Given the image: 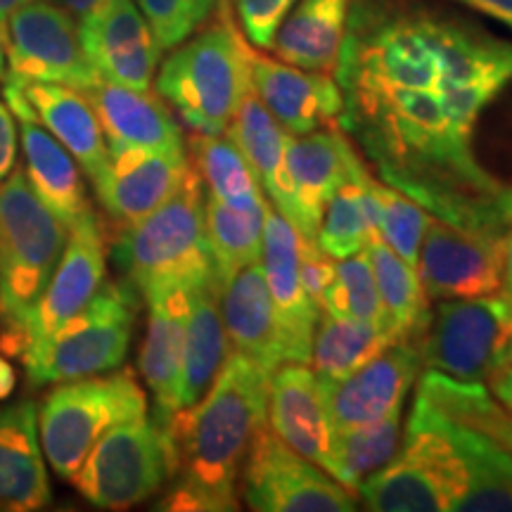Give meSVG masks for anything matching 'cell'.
<instances>
[{"label": "cell", "mask_w": 512, "mask_h": 512, "mask_svg": "<svg viewBox=\"0 0 512 512\" xmlns=\"http://www.w3.org/2000/svg\"><path fill=\"white\" fill-rule=\"evenodd\" d=\"M505 363H508V366H512V339H510V344H508V351H505Z\"/></svg>", "instance_id": "52"}, {"label": "cell", "mask_w": 512, "mask_h": 512, "mask_svg": "<svg viewBox=\"0 0 512 512\" xmlns=\"http://www.w3.org/2000/svg\"><path fill=\"white\" fill-rule=\"evenodd\" d=\"M247 38L228 0H219L216 22L174 48L157 76V93L195 133L223 136L240 100L252 88Z\"/></svg>", "instance_id": "3"}, {"label": "cell", "mask_w": 512, "mask_h": 512, "mask_svg": "<svg viewBox=\"0 0 512 512\" xmlns=\"http://www.w3.org/2000/svg\"><path fill=\"white\" fill-rule=\"evenodd\" d=\"M335 261L323 249L318 247L316 240H302L299 247V278L306 297L318 311H323V297L328 290L332 278H335Z\"/></svg>", "instance_id": "43"}, {"label": "cell", "mask_w": 512, "mask_h": 512, "mask_svg": "<svg viewBox=\"0 0 512 512\" xmlns=\"http://www.w3.org/2000/svg\"><path fill=\"white\" fill-rule=\"evenodd\" d=\"M323 311L337 318H356L366 323L392 325L377 292L368 249L335 261V278L323 297Z\"/></svg>", "instance_id": "39"}, {"label": "cell", "mask_w": 512, "mask_h": 512, "mask_svg": "<svg viewBox=\"0 0 512 512\" xmlns=\"http://www.w3.org/2000/svg\"><path fill=\"white\" fill-rule=\"evenodd\" d=\"M105 273V233H102L98 216L91 214L69 228L60 264L34 311L29 313L19 347H24L31 339L50 335L57 325L76 316L98 294L105 283Z\"/></svg>", "instance_id": "19"}, {"label": "cell", "mask_w": 512, "mask_h": 512, "mask_svg": "<svg viewBox=\"0 0 512 512\" xmlns=\"http://www.w3.org/2000/svg\"><path fill=\"white\" fill-rule=\"evenodd\" d=\"M69 230L29 188L24 169L0 183V318L19 349L22 330L60 264Z\"/></svg>", "instance_id": "6"}, {"label": "cell", "mask_w": 512, "mask_h": 512, "mask_svg": "<svg viewBox=\"0 0 512 512\" xmlns=\"http://www.w3.org/2000/svg\"><path fill=\"white\" fill-rule=\"evenodd\" d=\"M299 247H302V235L297 233V228L280 211L268 207L261 268L271 292L283 361L309 363L320 311L306 297L299 278Z\"/></svg>", "instance_id": "18"}, {"label": "cell", "mask_w": 512, "mask_h": 512, "mask_svg": "<svg viewBox=\"0 0 512 512\" xmlns=\"http://www.w3.org/2000/svg\"><path fill=\"white\" fill-rule=\"evenodd\" d=\"M268 382L264 368L233 351L207 394L159 425L169 439L174 479L159 510H238V475L256 432L268 425Z\"/></svg>", "instance_id": "2"}, {"label": "cell", "mask_w": 512, "mask_h": 512, "mask_svg": "<svg viewBox=\"0 0 512 512\" xmlns=\"http://www.w3.org/2000/svg\"><path fill=\"white\" fill-rule=\"evenodd\" d=\"M192 166L202 178V185H207V195L228 207L264 209L271 204L254 169L226 133L223 136L197 133L192 138Z\"/></svg>", "instance_id": "36"}, {"label": "cell", "mask_w": 512, "mask_h": 512, "mask_svg": "<svg viewBox=\"0 0 512 512\" xmlns=\"http://www.w3.org/2000/svg\"><path fill=\"white\" fill-rule=\"evenodd\" d=\"M370 190H373L377 214H380V238L408 266L418 271L420 245L427 233V226H430L432 214L408 195H403L401 190L387 183H377L375 178H370Z\"/></svg>", "instance_id": "40"}, {"label": "cell", "mask_w": 512, "mask_h": 512, "mask_svg": "<svg viewBox=\"0 0 512 512\" xmlns=\"http://www.w3.org/2000/svg\"><path fill=\"white\" fill-rule=\"evenodd\" d=\"M403 448L432 465L451 510L512 512V451L446 418L422 394L415 396Z\"/></svg>", "instance_id": "5"}, {"label": "cell", "mask_w": 512, "mask_h": 512, "mask_svg": "<svg viewBox=\"0 0 512 512\" xmlns=\"http://www.w3.org/2000/svg\"><path fill=\"white\" fill-rule=\"evenodd\" d=\"M501 294L512 302V230L508 235V242H505V256H503V287Z\"/></svg>", "instance_id": "49"}, {"label": "cell", "mask_w": 512, "mask_h": 512, "mask_svg": "<svg viewBox=\"0 0 512 512\" xmlns=\"http://www.w3.org/2000/svg\"><path fill=\"white\" fill-rule=\"evenodd\" d=\"M147 415V396L131 370L60 382L38 408L43 456L62 479L79 472L91 448L121 422Z\"/></svg>", "instance_id": "8"}, {"label": "cell", "mask_w": 512, "mask_h": 512, "mask_svg": "<svg viewBox=\"0 0 512 512\" xmlns=\"http://www.w3.org/2000/svg\"><path fill=\"white\" fill-rule=\"evenodd\" d=\"M29 3H38V0H0V24L8 22V17L12 12L24 8V5Z\"/></svg>", "instance_id": "50"}, {"label": "cell", "mask_w": 512, "mask_h": 512, "mask_svg": "<svg viewBox=\"0 0 512 512\" xmlns=\"http://www.w3.org/2000/svg\"><path fill=\"white\" fill-rule=\"evenodd\" d=\"M219 304L230 347L273 375V370L285 361L261 261L249 264L219 285Z\"/></svg>", "instance_id": "25"}, {"label": "cell", "mask_w": 512, "mask_h": 512, "mask_svg": "<svg viewBox=\"0 0 512 512\" xmlns=\"http://www.w3.org/2000/svg\"><path fill=\"white\" fill-rule=\"evenodd\" d=\"M486 384H489V392L494 394L496 399L505 406V411L512 415V366L503 363L501 368L491 373V377L486 380Z\"/></svg>", "instance_id": "46"}, {"label": "cell", "mask_w": 512, "mask_h": 512, "mask_svg": "<svg viewBox=\"0 0 512 512\" xmlns=\"http://www.w3.org/2000/svg\"><path fill=\"white\" fill-rule=\"evenodd\" d=\"M245 50L254 93L287 133L306 136L320 128L339 126L344 95L335 76L275 60L261 53V48H252L249 41Z\"/></svg>", "instance_id": "15"}, {"label": "cell", "mask_w": 512, "mask_h": 512, "mask_svg": "<svg viewBox=\"0 0 512 512\" xmlns=\"http://www.w3.org/2000/svg\"><path fill=\"white\" fill-rule=\"evenodd\" d=\"M88 62L100 79L152 91L162 48L133 0H110L79 24Z\"/></svg>", "instance_id": "17"}, {"label": "cell", "mask_w": 512, "mask_h": 512, "mask_svg": "<svg viewBox=\"0 0 512 512\" xmlns=\"http://www.w3.org/2000/svg\"><path fill=\"white\" fill-rule=\"evenodd\" d=\"M5 79V24H0V81Z\"/></svg>", "instance_id": "51"}, {"label": "cell", "mask_w": 512, "mask_h": 512, "mask_svg": "<svg viewBox=\"0 0 512 512\" xmlns=\"http://www.w3.org/2000/svg\"><path fill=\"white\" fill-rule=\"evenodd\" d=\"M50 3L60 5V8H64L72 15L76 22H83L86 17H91L93 12H98L102 5L110 3V0H50Z\"/></svg>", "instance_id": "47"}, {"label": "cell", "mask_w": 512, "mask_h": 512, "mask_svg": "<svg viewBox=\"0 0 512 512\" xmlns=\"http://www.w3.org/2000/svg\"><path fill=\"white\" fill-rule=\"evenodd\" d=\"M150 320L140 347L138 370L155 396V420L164 425L178 411V384H181L185 320L190 309L188 287L159 292L147 299Z\"/></svg>", "instance_id": "24"}, {"label": "cell", "mask_w": 512, "mask_h": 512, "mask_svg": "<svg viewBox=\"0 0 512 512\" xmlns=\"http://www.w3.org/2000/svg\"><path fill=\"white\" fill-rule=\"evenodd\" d=\"M339 88V126L361 145L384 183L451 226L510 233L512 185L477 162L472 133L453 124L444 95L373 83Z\"/></svg>", "instance_id": "1"}, {"label": "cell", "mask_w": 512, "mask_h": 512, "mask_svg": "<svg viewBox=\"0 0 512 512\" xmlns=\"http://www.w3.org/2000/svg\"><path fill=\"white\" fill-rule=\"evenodd\" d=\"M190 166L185 150H119L93 185L107 214L133 226L181 188Z\"/></svg>", "instance_id": "20"}, {"label": "cell", "mask_w": 512, "mask_h": 512, "mask_svg": "<svg viewBox=\"0 0 512 512\" xmlns=\"http://www.w3.org/2000/svg\"><path fill=\"white\" fill-rule=\"evenodd\" d=\"M86 93L105 133L110 152L185 150L181 126L162 95L98 79Z\"/></svg>", "instance_id": "22"}, {"label": "cell", "mask_w": 512, "mask_h": 512, "mask_svg": "<svg viewBox=\"0 0 512 512\" xmlns=\"http://www.w3.org/2000/svg\"><path fill=\"white\" fill-rule=\"evenodd\" d=\"M403 425L401 411L368 425L332 432V456H335V479L358 496L363 479L389 465L401 451Z\"/></svg>", "instance_id": "38"}, {"label": "cell", "mask_w": 512, "mask_h": 512, "mask_svg": "<svg viewBox=\"0 0 512 512\" xmlns=\"http://www.w3.org/2000/svg\"><path fill=\"white\" fill-rule=\"evenodd\" d=\"M19 124H22L24 176L38 200L53 211L67 230L95 214L79 166L67 147L57 143L36 117H19Z\"/></svg>", "instance_id": "27"}, {"label": "cell", "mask_w": 512, "mask_h": 512, "mask_svg": "<svg viewBox=\"0 0 512 512\" xmlns=\"http://www.w3.org/2000/svg\"><path fill=\"white\" fill-rule=\"evenodd\" d=\"M138 292L128 283H102L83 309L46 337L22 347L31 387L110 373L124 363L136 328Z\"/></svg>", "instance_id": "7"}, {"label": "cell", "mask_w": 512, "mask_h": 512, "mask_svg": "<svg viewBox=\"0 0 512 512\" xmlns=\"http://www.w3.org/2000/svg\"><path fill=\"white\" fill-rule=\"evenodd\" d=\"M368 256L373 264L377 292H380L384 313L401 339H418L427 328L430 309L427 294L422 290L420 275L408 266L392 247L375 235L368 242Z\"/></svg>", "instance_id": "37"}, {"label": "cell", "mask_w": 512, "mask_h": 512, "mask_svg": "<svg viewBox=\"0 0 512 512\" xmlns=\"http://www.w3.org/2000/svg\"><path fill=\"white\" fill-rule=\"evenodd\" d=\"M50 503L38 437V406L24 399L0 408V510L34 512Z\"/></svg>", "instance_id": "23"}, {"label": "cell", "mask_w": 512, "mask_h": 512, "mask_svg": "<svg viewBox=\"0 0 512 512\" xmlns=\"http://www.w3.org/2000/svg\"><path fill=\"white\" fill-rule=\"evenodd\" d=\"M17 162V131L10 107L0 102V183L12 174Z\"/></svg>", "instance_id": "44"}, {"label": "cell", "mask_w": 512, "mask_h": 512, "mask_svg": "<svg viewBox=\"0 0 512 512\" xmlns=\"http://www.w3.org/2000/svg\"><path fill=\"white\" fill-rule=\"evenodd\" d=\"M363 169L361 157L342 126L320 128L306 136L287 133L292 219L302 240H316L325 204L339 185Z\"/></svg>", "instance_id": "16"}, {"label": "cell", "mask_w": 512, "mask_h": 512, "mask_svg": "<svg viewBox=\"0 0 512 512\" xmlns=\"http://www.w3.org/2000/svg\"><path fill=\"white\" fill-rule=\"evenodd\" d=\"M5 55L12 79L62 83L88 91L100 79L83 50L79 22L60 5L38 0L5 22Z\"/></svg>", "instance_id": "12"}, {"label": "cell", "mask_w": 512, "mask_h": 512, "mask_svg": "<svg viewBox=\"0 0 512 512\" xmlns=\"http://www.w3.org/2000/svg\"><path fill=\"white\" fill-rule=\"evenodd\" d=\"M512 339V302L505 294L446 299L420 337L422 366L463 382H486L505 363Z\"/></svg>", "instance_id": "10"}, {"label": "cell", "mask_w": 512, "mask_h": 512, "mask_svg": "<svg viewBox=\"0 0 512 512\" xmlns=\"http://www.w3.org/2000/svg\"><path fill=\"white\" fill-rule=\"evenodd\" d=\"M375 235H380V214L370 190V174L363 166L354 178L332 192L320 219L316 242L332 259H347L363 252Z\"/></svg>", "instance_id": "33"}, {"label": "cell", "mask_w": 512, "mask_h": 512, "mask_svg": "<svg viewBox=\"0 0 512 512\" xmlns=\"http://www.w3.org/2000/svg\"><path fill=\"white\" fill-rule=\"evenodd\" d=\"M422 368L420 337L401 339L339 380H318V394L328 415L330 430L368 425L403 411L408 389Z\"/></svg>", "instance_id": "14"}, {"label": "cell", "mask_w": 512, "mask_h": 512, "mask_svg": "<svg viewBox=\"0 0 512 512\" xmlns=\"http://www.w3.org/2000/svg\"><path fill=\"white\" fill-rule=\"evenodd\" d=\"M394 342H401L392 325L337 318L320 311L311 342L309 366L318 380H339Z\"/></svg>", "instance_id": "32"}, {"label": "cell", "mask_w": 512, "mask_h": 512, "mask_svg": "<svg viewBox=\"0 0 512 512\" xmlns=\"http://www.w3.org/2000/svg\"><path fill=\"white\" fill-rule=\"evenodd\" d=\"M358 501L375 512L451 510L444 482L427 460L403 448L396 458L358 486Z\"/></svg>", "instance_id": "31"}, {"label": "cell", "mask_w": 512, "mask_h": 512, "mask_svg": "<svg viewBox=\"0 0 512 512\" xmlns=\"http://www.w3.org/2000/svg\"><path fill=\"white\" fill-rule=\"evenodd\" d=\"M242 496L259 512H354L351 494L323 467L287 446L264 425L249 446L242 465Z\"/></svg>", "instance_id": "11"}, {"label": "cell", "mask_w": 512, "mask_h": 512, "mask_svg": "<svg viewBox=\"0 0 512 512\" xmlns=\"http://www.w3.org/2000/svg\"><path fill=\"white\" fill-rule=\"evenodd\" d=\"M268 207L233 209L216 197L204 195V228H207L214 278L219 285L240 273L242 268L261 261Z\"/></svg>", "instance_id": "35"}, {"label": "cell", "mask_w": 512, "mask_h": 512, "mask_svg": "<svg viewBox=\"0 0 512 512\" xmlns=\"http://www.w3.org/2000/svg\"><path fill=\"white\" fill-rule=\"evenodd\" d=\"M418 394L446 418L512 451V415L498 406L484 382H463L437 370H425L418 382Z\"/></svg>", "instance_id": "34"}, {"label": "cell", "mask_w": 512, "mask_h": 512, "mask_svg": "<svg viewBox=\"0 0 512 512\" xmlns=\"http://www.w3.org/2000/svg\"><path fill=\"white\" fill-rule=\"evenodd\" d=\"M354 0H299L271 43L283 62L309 72L335 74Z\"/></svg>", "instance_id": "28"}, {"label": "cell", "mask_w": 512, "mask_h": 512, "mask_svg": "<svg viewBox=\"0 0 512 512\" xmlns=\"http://www.w3.org/2000/svg\"><path fill=\"white\" fill-rule=\"evenodd\" d=\"M297 0H235L242 34L256 48H271L275 31H278L287 12Z\"/></svg>", "instance_id": "42"}, {"label": "cell", "mask_w": 512, "mask_h": 512, "mask_svg": "<svg viewBox=\"0 0 512 512\" xmlns=\"http://www.w3.org/2000/svg\"><path fill=\"white\" fill-rule=\"evenodd\" d=\"M458 3L482 12V15L496 19V22L512 29V0H458Z\"/></svg>", "instance_id": "45"}, {"label": "cell", "mask_w": 512, "mask_h": 512, "mask_svg": "<svg viewBox=\"0 0 512 512\" xmlns=\"http://www.w3.org/2000/svg\"><path fill=\"white\" fill-rule=\"evenodd\" d=\"M219 0H138L147 27L162 50H174L195 34Z\"/></svg>", "instance_id": "41"}, {"label": "cell", "mask_w": 512, "mask_h": 512, "mask_svg": "<svg viewBox=\"0 0 512 512\" xmlns=\"http://www.w3.org/2000/svg\"><path fill=\"white\" fill-rule=\"evenodd\" d=\"M12 81H17L22 93L27 95L38 124L46 128L57 143L67 147L76 164L86 171L91 181H95L110 162V147H107L98 114H95L86 93L62 86V83Z\"/></svg>", "instance_id": "26"}, {"label": "cell", "mask_w": 512, "mask_h": 512, "mask_svg": "<svg viewBox=\"0 0 512 512\" xmlns=\"http://www.w3.org/2000/svg\"><path fill=\"white\" fill-rule=\"evenodd\" d=\"M15 387H17L15 368H12L10 363L0 356V401L10 399L12 392H15Z\"/></svg>", "instance_id": "48"}, {"label": "cell", "mask_w": 512, "mask_h": 512, "mask_svg": "<svg viewBox=\"0 0 512 512\" xmlns=\"http://www.w3.org/2000/svg\"><path fill=\"white\" fill-rule=\"evenodd\" d=\"M508 235L451 226L432 216L418 254V275L427 299L446 302L501 292Z\"/></svg>", "instance_id": "13"}, {"label": "cell", "mask_w": 512, "mask_h": 512, "mask_svg": "<svg viewBox=\"0 0 512 512\" xmlns=\"http://www.w3.org/2000/svg\"><path fill=\"white\" fill-rule=\"evenodd\" d=\"M230 354H233V347H230L226 325H223L219 283L214 278L190 290L178 408H188L207 394Z\"/></svg>", "instance_id": "29"}, {"label": "cell", "mask_w": 512, "mask_h": 512, "mask_svg": "<svg viewBox=\"0 0 512 512\" xmlns=\"http://www.w3.org/2000/svg\"><path fill=\"white\" fill-rule=\"evenodd\" d=\"M171 477L169 439L157 420L133 418L112 427L72 477L76 491L100 510H128Z\"/></svg>", "instance_id": "9"}, {"label": "cell", "mask_w": 512, "mask_h": 512, "mask_svg": "<svg viewBox=\"0 0 512 512\" xmlns=\"http://www.w3.org/2000/svg\"><path fill=\"white\" fill-rule=\"evenodd\" d=\"M226 136L240 147L259 178L273 209L292 219L290 174H287V131L275 121L264 102L249 88L230 119Z\"/></svg>", "instance_id": "30"}, {"label": "cell", "mask_w": 512, "mask_h": 512, "mask_svg": "<svg viewBox=\"0 0 512 512\" xmlns=\"http://www.w3.org/2000/svg\"><path fill=\"white\" fill-rule=\"evenodd\" d=\"M268 427L311 463L335 477L332 430L309 363L285 361L268 382Z\"/></svg>", "instance_id": "21"}, {"label": "cell", "mask_w": 512, "mask_h": 512, "mask_svg": "<svg viewBox=\"0 0 512 512\" xmlns=\"http://www.w3.org/2000/svg\"><path fill=\"white\" fill-rule=\"evenodd\" d=\"M126 228L117 261L128 285L145 299L174 287L192 290L214 280L204 228V190L195 166H190L181 188L162 207Z\"/></svg>", "instance_id": "4"}]
</instances>
